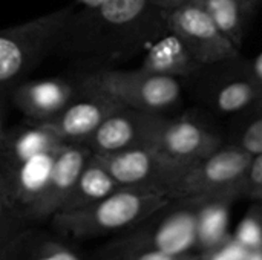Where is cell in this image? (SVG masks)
<instances>
[{
    "label": "cell",
    "mask_w": 262,
    "mask_h": 260,
    "mask_svg": "<svg viewBox=\"0 0 262 260\" xmlns=\"http://www.w3.org/2000/svg\"><path fill=\"white\" fill-rule=\"evenodd\" d=\"M180 44L175 43L172 38L163 40L158 44H155L149 55H147V69L150 74H160L163 75L164 72L170 70L172 67H175L180 61Z\"/></svg>",
    "instance_id": "e0dca14e"
},
{
    "label": "cell",
    "mask_w": 262,
    "mask_h": 260,
    "mask_svg": "<svg viewBox=\"0 0 262 260\" xmlns=\"http://www.w3.org/2000/svg\"><path fill=\"white\" fill-rule=\"evenodd\" d=\"M106 0H75L74 3L78 6H97V5H101Z\"/></svg>",
    "instance_id": "83f0119b"
},
{
    "label": "cell",
    "mask_w": 262,
    "mask_h": 260,
    "mask_svg": "<svg viewBox=\"0 0 262 260\" xmlns=\"http://www.w3.org/2000/svg\"><path fill=\"white\" fill-rule=\"evenodd\" d=\"M256 70H258V74L262 77V55L258 58V61H256Z\"/></svg>",
    "instance_id": "f546056e"
},
{
    "label": "cell",
    "mask_w": 262,
    "mask_h": 260,
    "mask_svg": "<svg viewBox=\"0 0 262 260\" xmlns=\"http://www.w3.org/2000/svg\"><path fill=\"white\" fill-rule=\"evenodd\" d=\"M77 93L75 83L64 78H48L20 83L9 98L26 120L46 123L57 116Z\"/></svg>",
    "instance_id": "ba28073f"
},
{
    "label": "cell",
    "mask_w": 262,
    "mask_h": 260,
    "mask_svg": "<svg viewBox=\"0 0 262 260\" xmlns=\"http://www.w3.org/2000/svg\"><path fill=\"white\" fill-rule=\"evenodd\" d=\"M244 260H262V248L261 250H252Z\"/></svg>",
    "instance_id": "f1b7e54d"
},
{
    "label": "cell",
    "mask_w": 262,
    "mask_h": 260,
    "mask_svg": "<svg viewBox=\"0 0 262 260\" xmlns=\"http://www.w3.org/2000/svg\"><path fill=\"white\" fill-rule=\"evenodd\" d=\"M201 141L200 130L190 123L169 127L163 135V149L172 156H187L196 150Z\"/></svg>",
    "instance_id": "2e32d148"
},
{
    "label": "cell",
    "mask_w": 262,
    "mask_h": 260,
    "mask_svg": "<svg viewBox=\"0 0 262 260\" xmlns=\"http://www.w3.org/2000/svg\"><path fill=\"white\" fill-rule=\"evenodd\" d=\"M177 23L184 32L200 38H210L216 32V26L212 17L196 8L183 9L177 15Z\"/></svg>",
    "instance_id": "ac0fdd59"
},
{
    "label": "cell",
    "mask_w": 262,
    "mask_h": 260,
    "mask_svg": "<svg viewBox=\"0 0 262 260\" xmlns=\"http://www.w3.org/2000/svg\"><path fill=\"white\" fill-rule=\"evenodd\" d=\"M26 225L28 224H25L11 207L3 184L0 181V250L17 231H20Z\"/></svg>",
    "instance_id": "d6986e66"
},
{
    "label": "cell",
    "mask_w": 262,
    "mask_h": 260,
    "mask_svg": "<svg viewBox=\"0 0 262 260\" xmlns=\"http://www.w3.org/2000/svg\"><path fill=\"white\" fill-rule=\"evenodd\" d=\"M244 147L250 153H262V120L253 123L244 135Z\"/></svg>",
    "instance_id": "cb8c5ba5"
},
{
    "label": "cell",
    "mask_w": 262,
    "mask_h": 260,
    "mask_svg": "<svg viewBox=\"0 0 262 260\" xmlns=\"http://www.w3.org/2000/svg\"><path fill=\"white\" fill-rule=\"evenodd\" d=\"M60 149L61 146L35 155L3 181L8 201L21 221L25 213L34 205L45 190Z\"/></svg>",
    "instance_id": "30bf717a"
},
{
    "label": "cell",
    "mask_w": 262,
    "mask_h": 260,
    "mask_svg": "<svg viewBox=\"0 0 262 260\" xmlns=\"http://www.w3.org/2000/svg\"><path fill=\"white\" fill-rule=\"evenodd\" d=\"M215 23L221 29H232L236 23V6L233 0H210Z\"/></svg>",
    "instance_id": "603a6c76"
},
{
    "label": "cell",
    "mask_w": 262,
    "mask_h": 260,
    "mask_svg": "<svg viewBox=\"0 0 262 260\" xmlns=\"http://www.w3.org/2000/svg\"><path fill=\"white\" fill-rule=\"evenodd\" d=\"M250 250L241 245L232 234L220 242L218 245L200 251L201 260H244L249 256Z\"/></svg>",
    "instance_id": "44dd1931"
},
{
    "label": "cell",
    "mask_w": 262,
    "mask_h": 260,
    "mask_svg": "<svg viewBox=\"0 0 262 260\" xmlns=\"http://www.w3.org/2000/svg\"><path fill=\"white\" fill-rule=\"evenodd\" d=\"M97 156L120 187L160 188L155 184L158 159L152 147L141 146Z\"/></svg>",
    "instance_id": "8fae6325"
},
{
    "label": "cell",
    "mask_w": 262,
    "mask_h": 260,
    "mask_svg": "<svg viewBox=\"0 0 262 260\" xmlns=\"http://www.w3.org/2000/svg\"><path fill=\"white\" fill-rule=\"evenodd\" d=\"M233 238L244 245L247 250H261L262 248V216L261 215H247L238 225Z\"/></svg>",
    "instance_id": "ffe728a7"
},
{
    "label": "cell",
    "mask_w": 262,
    "mask_h": 260,
    "mask_svg": "<svg viewBox=\"0 0 262 260\" xmlns=\"http://www.w3.org/2000/svg\"><path fill=\"white\" fill-rule=\"evenodd\" d=\"M72 8L74 3L29 21L0 29V98L9 97L25 81V77L54 52Z\"/></svg>",
    "instance_id": "3957f363"
},
{
    "label": "cell",
    "mask_w": 262,
    "mask_h": 260,
    "mask_svg": "<svg viewBox=\"0 0 262 260\" xmlns=\"http://www.w3.org/2000/svg\"><path fill=\"white\" fill-rule=\"evenodd\" d=\"M124 107L114 98L78 90L77 97L52 120L46 121L64 144H84L100 124L114 112Z\"/></svg>",
    "instance_id": "8992f818"
},
{
    "label": "cell",
    "mask_w": 262,
    "mask_h": 260,
    "mask_svg": "<svg viewBox=\"0 0 262 260\" xmlns=\"http://www.w3.org/2000/svg\"><path fill=\"white\" fill-rule=\"evenodd\" d=\"M92 156L86 144H63L57 153L54 167L40 198L25 213L23 221L28 225L49 221L58 213L69 196L77 178L80 176L88 159Z\"/></svg>",
    "instance_id": "5b68a950"
},
{
    "label": "cell",
    "mask_w": 262,
    "mask_h": 260,
    "mask_svg": "<svg viewBox=\"0 0 262 260\" xmlns=\"http://www.w3.org/2000/svg\"><path fill=\"white\" fill-rule=\"evenodd\" d=\"M0 260H95L71 242L32 225L17 231L0 250Z\"/></svg>",
    "instance_id": "9c48e42d"
},
{
    "label": "cell",
    "mask_w": 262,
    "mask_h": 260,
    "mask_svg": "<svg viewBox=\"0 0 262 260\" xmlns=\"http://www.w3.org/2000/svg\"><path fill=\"white\" fill-rule=\"evenodd\" d=\"M140 139L141 123L130 110L121 107L109 115L84 144L92 153L104 155L132 147H141L143 143H140Z\"/></svg>",
    "instance_id": "7c38bea8"
},
{
    "label": "cell",
    "mask_w": 262,
    "mask_h": 260,
    "mask_svg": "<svg viewBox=\"0 0 262 260\" xmlns=\"http://www.w3.org/2000/svg\"><path fill=\"white\" fill-rule=\"evenodd\" d=\"M114 260H201L200 253L192 254H183V256H173V254H164V253H137L129 254L124 257H118Z\"/></svg>",
    "instance_id": "d4e9b609"
},
{
    "label": "cell",
    "mask_w": 262,
    "mask_h": 260,
    "mask_svg": "<svg viewBox=\"0 0 262 260\" xmlns=\"http://www.w3.org/2000/svg\"><path fill=\"white\" fill-rule=\"evenodd\" d=\"M147 6L149 0H106L97 6L74 3L52 54L86 72L109 69L129 51V34Z\"/></svg>",
    "instance_id": "6da1fadb"
},
{
    "label": "cell",
    "mask_w": 262,
    "mask_h": 260,
    "mask_svg": "<svg viewBox=\"0 0 262 260\" xmlns=\"http://www.w3.org/2000/svg\"><path fill=\"white\" fill-rule=\"evenodd\" d=\"M250 182L255 188L262 190V153L258 155V158L253 161L250 169Z\"/></svg>",
    "instance_id": "484cf974"
},
{
    "label": "cell",
    "mask_w": 262,
    "mask_h": 260,
    "mask_svg": "<svg viewBox=\"0 0 262 260\" xmlns=\"http://www.w3.org/2000/svg\"><path fill=\"white\" fill-rule=\"evenodd\" d=\"M118 188L120 185L106 170L100 158L92 153V156L88 159L86 166L83 167L80 176L77 178L60 211L86 208L104 199L106 196L112 195Z\"/></svg>",
    "instance_id": "4fadbf2b"
},
{
    "label": "cell",
    "mask_w": 262,
    "mask_h": 260,
    "mask_svg": "<svg viewBox=\"0 0 262 260\" xmlns=\"http://www.w3.org/2000/svg\"><path fill=\"white\" fill-rule=\"evenodd\" d=\"M164 208L135 228L117 234V238L104 244L94 254L95 260H114L137 253H164L173 256L198 253L196 208L183 207L163 213Z\"/></svg>",
    "instance_id": "277c9868"
},
{
    "label": "cell",
    "mask_w": 262,
    "mask_h": 260,
    "mask_svg": "<svg viewBox=\"0 0 262 260\" xmlns=\"http://www.w3.org/2000/svg\"><path fill=\"white\" fill-rule=\"evenodd\" d=\"M5 116H6V110H5V106H3V98H0V139L3 138V133L6 130Z\"/></svg>",
    "instance_id": "4316f807"
},
{
    "label": "cell",
    "mask_w": 262,
    "mask_h": 260,
    "mask_svg": "<svg viewBox=\"0 0 262 260\" xmlns=\"http://www.w3.org/2000/svg\"><path fill=\"white\" fill-rule=\"evenodd\" d=\"M64 143L48 123L26 120L11 129L6 127L0 139V181L9 178L20 166L35 155L60 147Z\"/></svg>",
    "instance_id": "52a82bcc"
},
{
    "label": "cell",
    "mask_w": 262,
    "mask_h": 260,
    "mask_svg": "<svg viewBox=\"0 0 262 260\" xmlns=\"http://www.w3.org/2000/svg\"><path fill=\"white\" fill-rule=\"evenodd\" d=\"M250 98V87L244 83H235L230 84L227 87H224V90L220 93V107L223 110H236L239 107H243Z\"/></svg>",
    "instance_id": "7402d4cb"
},
{
    "label": "cell",
    "mask_w": 262,
    "mask_h": 260,
    "mask_svg": "<svg viewBox=\"0 0 262 260\" xmlns=\"http://www.w3.org/2000/svg\"><path fill=\"white\" fill-rule=\"evenodd\" d=\"M249 167V158L241 152H223L207 161L201 172V187H221L235 182Z\"/></svg>",
    "instance_id": "9a60e30c"
},
{
    "label": "cell",
    "mask_w": 262,
    "mask_h": 260,
    "mask_svg": "<svg viewBox=\"0 0 262 260\" xmlns=\"http://www.w3.org/2000/svg\"><path fill=\"white\" fill-rule=\"evenodd\" d=\"M227 225H229V211L224 202L213 201L196 208L198 253L212 248L220 242H223L224 239H227L230 236L227 233Z\"/></svg>",
    "instance_id": "5bb4252c"
},
{
    "label": "cell",
    "mask_w": 262,
    "mask_h": 260,
    "mask_svg": "<svg viewBox=\"0 0 262 260\" xmlns=\"http://www.w3.org/2000/svg\"><path fill=\"white\" fill-rule=\"evenodd\" d=\"M166 205V190L120 187L86 208L58 211L49 222L64 239L88 241L129 231Z\"/></svg>",
    "instance_id": "7a4b0ae2"
}]
</instances>
